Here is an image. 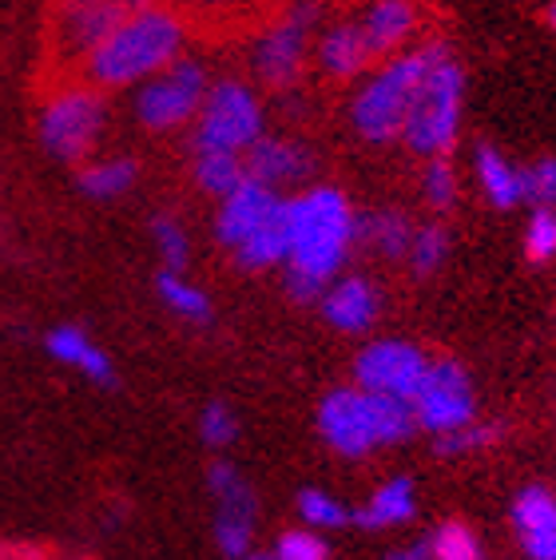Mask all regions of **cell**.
<instances>
[{
	"instance_id": "cell-1",
	"label": "cell",
	"mask_w": 556,
	"mask_h": 560,
	"mask_svg": "<svg viewBox=\"0 0 556 560\" xmlns=\"http://www.w3.org/2000/svg\"><path fill=\"white\" fill-rule=\"evenodd\" d=\"M183 44H187V24L172 4L128 9L116 21V28L92 48L76 80H84L96 92H116V88L163 72L183 56Z\"/></svg>"
},
{
	"instance_id": "cell-2",
	"label": "cell",
	"mask_w": 556,
	"mask_h": 560,
	"mask_svg": "<svg viewBox=\"0 0 556 560\" xmlns=\"http://www.w3.org/2000/svg\"><path fill=\"white\" fill-rule=\"evenodd\" d=\"M287 291L299 302H314L350 255L354 211L338 187H314L299 199H287Z\"/></svg>"
},
{
	"instance_id": "cell-3",
	"label": "cell",
	"mask_w": 556,
	"mask_h": 560,
	"mask_svg": "<svg viewBox=\"0 0 556 560\" xmlns=\"http://www.w3.org/2000/svg\"><path fill=\"white\" fill-rule=\"evenodd\" d=\"M441 52H445V44H421L414 52L390 56V60L358 88V96H354V104H350V119L362 140H370V143L402 140L409 108H414V100H417V88H421L429 68L438 65Z\"/></svg>"
},
{
	"instance_id": "cell-4",
	"label": "cell",
	"mask_w": 556,
	"mask_h": 560,
	"mask_svg": "<svg viewBox=\"0 0 556 560\" xmlns=\"http://www.w3.org/2000/svg\"><path fill=\"white\" fill-rule=\"evenodd\" d=\"M128 4H104V0H56L44 28V84L76 80L92 48L104 40Z\"/></svg>"
},
{
	"instance_id": "cell-5",
	"label": "cell",
	"mask_w": 556,
	"mask_h": 560,
	"mask_svg": "<svg viewBox=\"0 0 556 560\" xmlns=\"http://www.w3.org/2000/svg\"><path fill=\"white\" fill-rule=\"evenodd\" d=\"M461 96H465V72L450 56V48L438 56V65L429 68L421 88H417V100L409 108L406 131L402 140L409 143V151L417 155H445V151L457 143L461 128Z\"/></svg>"
},
{
	"instance_id": "cell-6",
	"label": "cell",
	"mask_w": 556,
	"mask_h": 560,
	"mask_svg": "<svg viewBox=\"0 0 556 560\" xmlns=\"http://www.w3.org/2000/svg\"><path fill=\"white\" fill-rule=\"evenodd\" d=\"M100 128H104V100L96 88H88L84 80L44 84L40 140L53 155L68 163L88 160V151L96 148Z\"/></svg>"
},
{
	"instance_id": "cell-7",
	"label": "cell",
	"mask_w": 556,
	"mask_h": 560,
	"mask_svg": "<svg viewBox=\"0 0 556 560\" xmlns=\"http://www.w3.org/2000/svg\"><path fill=\"white\" fill-rule=\"evenodd\" d=\"M318 21V4L314 0H294L287 12H278L263 24V33L255 40L251 65L255 75L275 92H287L302 80L306 68V52H311V28Z\"/></svg>"
},
{
	"instance_id": "cell-8",
	"label": "cell",
	"mask_w": 556,
	"mask_h": 560,
	"mask_svg": "<svg viewBox=\"0 0 556 560\" xmlns=\"http://www.w3.org/2000/svg\"><path fill=\"white\" fill-rule=\"evenodd\" d=\"M195 116H199L195 148H219L243 155L263 136V108H258L255 92L239 80H223V84L207 88Z\"/></svg>"
},
{
	"instance_id": "cell-9",
	"label": "cell",
	"mask_w": 556,
	"mask_h": 560,
	"mask_svg": "<svg viewBox=\"0 0 556 560\" xmlns=\"http://www.w3.org/2000/svg\"><path fill=\"white\" fill-rule=\"evenodd\" d=\"M207 96V72L199 60H172V65L155 72L136 100V116L148 131H175L187 119H195L199 104Z\"/></svg>"
},
{
	"instance_id": "cell-10",
	"label": "cell",
	"mask_w": 556,
	"mask_h": 560,
	"mask_svg": "<svg viewBox=\"0 0 556 560\" xmlns=\"http://www.w3.org/2000/svg\"><path fill=\"white\" fill-rule=\"evenodd\" d=\"M414 418L421 430L429 433H450L470 425L477 413V398H473V382L461 362H433L421 377V386L414 394Z\"/></svg>"
},
{
	"instance_id": "cell-11",
	"label": "cell",
	"mask_w": 556,
	"mask_h": 560,
	"mask_svg": "<svg viewBox=\"0 0 556 560\" xmlns=\"http://www.w3.org/2000/svg\"><path fill=\"white\" fill-rule=\"evenodd\" d=\"M207 486L215 497V540H219V552L227 560H243L246 552L255 549V493L239 477L235 465L215 462L211 474H207Z\"/></svg>"
},
{
	"instance_id": "cell-12",
	"label": "cell",
	"mask_w": 556,
	"mask_h": 560,
	"mask_svg": "<svg viewBox=\"0 0 556 560\" xmlns=\"http://www.w3.org/2000/svg\"><path fill=\"white\" fill-rule=\"evenodd\" d=\"M318 430L334 453L343 457H366L378 445V421H374V398L370 389H334L318 406Z\"/></svg>"
},
{
	"instance_id": "cell-13",
	"label": "cell",
	"mask_w": 556,
	"mask_h": 560,
	"mask_svg": "<svg viewBox=\"0 0 556 560\" xmlns=\"http://www.w3.org/2000/svg\"><path fill=\"white\" fill-rule=\"evenodd\" d=\"M426 370H429L426 354L409 342H397V338L366 346L362 354H358V362H354L358 386L370 389V394H385V398H402V401H414Z\"/></svg>"
},
{
	"instance_id": "cell-14",
	"label": "cell",
	"mask_w": 556,
	"mask_h": 560,
	"mask_svg": "<svg viewBox=\"0 0 556 560\" xmlns=\"http://www.w3.org/2000/svg\"><path fill=\"white\" fill-rule=\"evenodd\" d=\"M354 24H358L370 56L385 60V56L402 52L409 36L417 33L421 9H417V0H370Z\"/></svg>"
},
{
	"instance_id": "cell-15",
	"label": "cell",
	"mask_w": 556,
	"mask_h": 560,
	"mask_svg": "<svg viewBox=\"0 0 556 560\" xmlns=\"http://www.w3.org/2000/svg\"><path fill=\"white\" fill-rule=\"evenodd\" d=\"M183 16L187 33H235L251 24H267L278 0H167Z\"/></svg>"
},
{
	"instance_id": "cell-16",
	"label": "cell",
	"mask_w": 556,
	"mask_h": 560,
	"mask_svg": "<svg viewBox=\"0 0 556 560\" xmlns=\"http://www.w3.org/2000/svg\"><path fill=\"white\" fill-rule=\"evenodd\" d=\"M275 203H278L275 187L243 175V184H239L235 191L223 195V207H219V219H215V235H219V243H223L227 250H235L239 243L267 219V211Z\"/></svg>"
},
{
	"instance_id": "cell-17",
	"label": "cell",
	"mask_w": 556,
	"mask_h": 560,
	"mask_svg": "<svg viewBox=\"0 0 556 560\" xmlns=\"http://www.w3.org/2000/svg\"><path fill=\"white\" fill-rule=\"evenodd\" d=\"M311 151L302 148L294 140H267V136H258L251 148H246V160H243V172L251 179L267 187H282V184H299L302 175L311 172Z\"/></svg>"
},
{
	"instance_id": "cell-18",
	"label": "cell",
	"mask_w": 556,
	"mask_h": 560,
	"mask_svg": "<svg viewBox=\"0 0 556 560\" xmlns=\"http://www.w3.org/2000/svg\"><path fill=\"white\" fill-rule=\"evenodd\" d=\"M378 306H382L378 291L366 279H358V275H354V279L331 282V287L322 291V314H326V323H331L334 330H343V335H362V330H370L378 318Z\"/></svg>"
},
{
	"instance_id": "cell-19",
	"label": "cell",
	"mask_w": 556,
	"mask_h": 560,
	"mask_svg": "<svg viewBox=\"0 0 556 560\" xmlns=\"http://www.w3.org/2000/svg\"><path fill=\"white\" fill-rule=\"evenodd\" d=\"M374 65V56L366 48L362 33H358V24L343 21L326 28L318 40V68L322 75H331V80H354V75H362L366 68Z\"/></svg>"
},
{
	"instance_id": "cell-20",
	"label": "cell",
	"mask_w": 556,
	"mask_h": 560,
	"mask_svg": "<svg viewBox=\"0 0 556 560\" xmlns=\"http://www.w3.org/2000/svg\"><path fill=\"white\" fill-rule=\"evenodd\" d=\"M287 247H290L287 199H278L267 211V219L235 247V259H239V267H246V270H267V267H275V262H287Z\"/></svg>"
},
{
	"instance_id": "cell-21",
	"label": "cell",
	"mask_w": 556,
	"mask_h": 560,
	"mask_svg": "<svg viewBox=\"0 0 556 560\" xmlns=\"http://www.w3.org/2000/svg\"><path fill=\"white\" fill-rule=\"evenodd\" d=\"M48 354H53L56 362H65V366L80 370V374L92 377V382H100V386H107V382L116 377L112 358H107L84 330H76V326H60V330L48 335Z\"/></svg>"
},
{
	"instance_id": "cell-22",
	"label": "cell",
	"mask_w": 556,
	"mask_h": 560,
	"mask_svg": "<svg viewBox=\"0 0 556 560\" xmlns=\"http://www.w3.org/2000/svg\"><path fill=\"white\" fill-rule=\"evenodd\" d=\"M414 513H417L414 481H409V477H397V481L378 489L358 513H350V521L362 528H394V525H406Z\"/></svg>"
},
{
	"instance_id": "cell-23",
	"label": "cell",
	"mask_w": 556,
	"mask_h": 560,
	"mask_svg": "<svg viewBox=\"0 0 556 560\" xmlns=\"http://www.w3.org/2000/svg\"><path fill=\"white\" fill-rule=\"evenodd\" d=\"M354 238H362L366 247H374L385 259H406L414 226H409L406 215H397V211H378V215L354 219Z\"/></svg>"
},
{
	"instance_id": "cell-24",
	"label": "cell",
	"mask_w": 556,
	"mask_h": 560,
	"mask_svg": "<svg viewBox=\"0 0 556 560\" xmlns=\"http://www.w3.org/2000/svg\"><path fill=\"white\" fill-rule=\"evenodd\" d=\"M195 184L204 187L207 195H219L223 199L227 191H235L243 184V155L239 151H219V148H195Z\"/></svg>"
},
{
	"instance_id": "cell-25",
	"label": "cell",
	"mask_w": 556,
	"mask_h": 560,
	"mask_svg": "<svg viewBox=\"0 0 556 560\" xmlns=\"http://www.w3.org/2000/svg\"><path fill=\"white\" fill-rule=\"evenodd\" d=\"M477 175L493 207L521 203V167H513L497 148H477Z\"/></svg>"
},
{
	"instance_id": "cell-26",
	"label": "cell",
	"mask_w": 556,
	"mask_h": 560,
	"mask_svg": "<svg viewBox=\"0 0 556 560\" xmlns=\"http://www.w3.org/2000/svg\"><path fill=\"white\" fill-rule=\"evenodd\" d=\"M160 299L167 302V311H175L187 323H211V299L183 279L179 270H163L160 275Z\"/></svg>"
},
{
	"instance_id": "cell-27",
	"label": "cell",
	"mask_w": 556,
	"mask_h": 560,
	"mask_svg": "<svg viewBox=\"0 0 556 560\" xmlns=\"http://www.w3.org/2000/svg\"><path fill=\"white\" fill-rule=\"evenodd\" d=\"M136 175H139L136 160H104V163L84 167L80 187H84L92 199H116V195H124L131 184H136Z\"/></svg>"
},
{
	"instance_id": "cell-28",
	"label": "cell",
	"mask_w": 556,
	"mask_h": 560,
	"mask_svg": "<svg viewBox=\"0 0 556 560\" xmlns=\"http://www.w3.org/2000/svg\"><path fill=\"white\" fill-rule=\"evenodd\" d=\"M513 521L521 533H545L556 528V501L548 489H524L513 505Z\"/></svg>"
},
{
	"instance_id": "cell-29",
	"label": "cell",
	"mask_w": 556,
	"mask_h": 560,
	"mask_svg": "<svg viewBox=\"0 0 556 560\" xmlns=\"http://www.w3.org/2000/svg\"><path fill=\"white\" fill-rule=\"evenodd\" d=\"M445 255H450V235L441 226L414 231V238H409V262H414L417 275H433L445 262Z\"/></svg>"
},
{
	"instance_id": "cell-30",
	"label": "cell",
	"mask_w": 556,
	"mask_h": 560,
	"mask_svg": "<svg viewBox=\"0 0 556 560\" xmlns=\"http://www.w3.org/2000/svg\"><path fill=\"white\" fill-rule=\"evenodd\" d=\"M299 513L311 528H343L350 521V509L338 501V497L322 493V489H306L299 497Z\"/></svg>"
},
{
	"instance_id": "cell-31",
	"label": "cell",
	"mask_w": 556,
	"mask_h": 560,
	"mask_svg": "<svg viewBox=\"0 0 556 560\" xmlns=\"http://www.w3.org/2000/svg\"><path fill=\"white\" fill-rule=\"evenodd\" d=\"M429 552H433V560H482L477 537L465 525H457V521L438 528V537L429 540Z\"/></svg>"
},
{
	"instance_id": "cell-32",
	"label": "cell",
	"mask_w": 556,
	"mask_h": 560,
	"mask_svg": "<svg viewBox=\"0 0 556 560\" xmlns=\"http://www.w3.org/2000/svg\"><path fill=\"white\" fill-rule=\"evenodd\" d=\"M524 255L533 262H548L556 255V211L553 207H536L524 231Z\"/></svg>"
},
{
	"instance_id": "cell-33",
	"label": "cell",
	"mask_w": 556,
	"mask_h": 560,
	"mask_svg": "<svg viewBox=\"0 0 556 560\" xmlns=\"http://www.w3.org/2000/svg\"><path fill=\"white\" fill-rule=\"evenodd\" d=\"M521 199L536 207L556 203V160H541L533 167H521Z\"/></svg>"
},
{
	"instance_id": "cell-34",
	"label": "cell",
	"mask_w": 556,
	"mask_h": 560,
	"mask_svg": "<svg viewBox=\"0 0 556 560\" xmlns=\"http://www.w3.org/2000/svg\"><path fill=\"white\" fill-rule=\"evenodd\" d=\"M199 433H204V442L215 445V450H223L239 438V418L231 406L223 401H211L204 413H199Z\"/></svg>"
},
{
	"instance_id": "cell-35",
	"label": "cell",
	"mask_w": 556,
	"mask_h": 560,
	"mask_svg": "<svg viewBox=\"0 0 556 560\" xmlns=\"http://www.w3.org/2000/svg\"><path fill=\"white\" fill-rule=\"evenodd\" d=\"M453 199H457V175L441 155H433V163L426 167V203L438 207V211H450Z\"/></svg>"
},
{
	"instance_id": "cell-36",
	"label": "cell",
	"mask_w": 556,
	"mask_h": 560,
	"mask_svg": "<svg viewBox=\"0 0 556 560\" xmlns=\"http://www.w3.org/2000/svg\"><path fill=\"white\" fill-rule=\"evenodd\" d=\"M497 425H461V430H450V433H438V453L453 457V453H470V450H482V445H493L497 442Z\"/></svg>"
},
{
	"instance_id": "cell-37",
	"label": "cell",
	"mask_w": 556,
	"mask_h": 560,
	"mask_svg": "<svg viewBox=\"0 0 556 560\" xmlns=\"http://www.w3.org/2000/svg\"><path fill=\"white\" fill-rule=\"evenodd\" d=\"M155 247H160L167 270H183V262H187V235H183V226L175 219H155Z\"/></svg>"
},
{
	"instance_id": "cell-38",
	"label": "cell",
	"mask_w": 556,
	"mask_h": 560,
	"mask_svg": "<svg viewBox=\"0 0 556 560\" xmlns=\"http://www.w3.org/2000/svg\"><path fill=\"white\" fill-rule=\"evenodd\" d=\"M270 557L275 560H326L331 552H326V540L314 537V533H282Z\"/></svg>"
},
{
	"instance_id": "cell-39",
	"label": "cell",
	"mask_w": 556,
	"mask_h": 560,
	"mask_svg": "<svg viewBox=\"0 0 556 560\" xmlns=\"http://www.w3.org/2000/svg\"><path fill=\"white\" fill-rule=\"evenodd\" d=\"M524 552H529L533 560H556V528L524 533Z\"/></svg>"
},
{
	"instance_id": "cell-40",
	"label": "cell",
	"mask_w": 556,
	"mask_h": 560,
	"mask_svg": "<svg viewBox=\"0 0 556 560\" xmlns=\"http://www.w3.org/2000/svg\"><path fill=\"white\" fill-rule=\"evenodd\" d=\"M385 560H433V552H429V545H406V549H394Z\"/></svg>"
},
{
	"instance_id": "cell-41",
	"label": "cell",
	"mask_w": 556,
	"mask_h": 560,
	"mask_svg": "<svg viewBox=\"0 0 556 560\" xmlns=\"http://www.w3.org/2000/svg\"><path fill=\"white\" fill-rule=\"evenodd\" d=\"M0 560H40V552H33V549H0Z\"/></svg>"
},
{
	"instance_id": "cell-42",
	"label": "cell",
	"mask_w": 556,
	"mask_h": 560,
	"mask_svg": "<svg viewBox=\"0 0 556 560\" xmlns=\"http://www.w3.org/2000/svg\"><path fill=\"white\" fill-rule=\"evenodd\" d=\"M243 560H275V557H270V552H255V549H251V552H246Z\"/></svg>"
},
{
	"instance_id": "cell-43",
	"label": "cell",
	"mask_w": 556,
	"mask_h": 560,
	"mask_svg": "<svg viewBox=\"0 0 556 560\" xmlns=\"http://www.w3.org/2000/svg\"><path fill=\"white\" fill-rule=\"evenodd\" d=\"M548 16H553V28H556V0H553V9H548Z\"/></svg>"
},
{
	"instance_id": "cell-44",
	"label": "cell",
	"mask_w": 556,
	"mask_h": 560,
	"mask_svg": "<svg viewBox=\"0 0 556 560\" xmlns=\"http://www.w3.org/2000/svg\"><path fill=\"white\" fill-rule=\"evenodd\" d=\"M104 4H128V0H104Z\"/></svg>"
}]
</instances>
